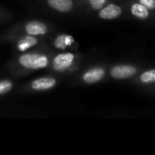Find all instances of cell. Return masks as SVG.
Wrapping results in <instances>:
<instances>
[{"mask_svg":"<svg viewBox=\"0 0 155 155\" xmlns=\"http://www.w3.org/2000/svg\"><path fill=\"white\" fill-rule=\"evenodd\" d=\"M18 62L23 67L31 70H39L45 68L49 64L48 57L45 54L40 53L23 54L19 56Z\"/></svg>","mask_w":155,"mask_h":155,"instance_id":"1","label":"cell"},{"mask_svg":"<svg viewBox=\"0 0 155 155\" xmlns=\"http://www.w3.org/2000/svg\"><path fill=\"white\" fill-rule=\"evenodd\" d=\"M74 61V55L72 53H62L57 54L52 63L54 70L57 72H64L71 67Z\"/></svg>","mask_w":155,"mask_h":155,"instance_id":"2","label":"cell"},{"mask_svg":"<svg viewBox=\"0 0 155 155\" xmlns=\"http://www.w3.org/2000/svg\"><path fill=\"white\" fill-rule=\"evenodd\" d=\"M137 73L136 67L129 64H121L113 67L110 74L114 79H126L134 76Z\"/></svg>","mask_w":155,"mask_h":155,"instance_id":"3","label":"cell"},{"mask_svg":"<svg viewBox=\"0 0 155 155\" xmlns=\"http://www.w3.org/2000/svg\"><path fill=\"white\" fill-rule=\"evenodd\" d=\"M56 84V80L53 77H41L31 83V87L35 91H45L52 89Z\"/></svg>","mask_w":155,"mask_h":155,"instance_id":"4","label":"cell"},{"mask_svg":"<svg viewBox=\"0 0 155 155\" xmlns=\"http://www.w3.org/2000/svg\"><path fill=\"white\" fill-rule=\"evenodd\" d=\"M25 30L26 34L30 35H43L47 33V26L39 21H31L25 25Z\"/></svg>","mask_w":155,"mask_h":155,"instance_id":"5","label":"cell"},{"mask_svg":"<svg viewBox=\"0 0 155 155\" xmlns=\"http://www.w3.org/2000/svg\"><path fill=\"white\" fill-rule=\"evenodd\" d=\"M122 14V8L116 5L110 4L107 6L100 9L99 12V16L102 19L105 20H112L116 17H118Z\"/></svg>","mask_w":155,"mask_h":155,"instance_id":"6","label":"cell"},{"mask_svg":"<svg viewBox=\"0 0 155 155\" xmlns=\"http://www.w3.org/2000/svg\"><path fill=\"white\" fill-rule=\"evenodd\" d=\"M104 70L101 67H94L88 70L83 75V80L86 84H94L100 81L104 76Z\"/></svg>","mask_w":155,"mask_h":155,"instance_id":"7","label":"cell"},{"mask_svg":"<svg viewBox=\"0 0 155 155\" xmlns=\"http://www.w3.org/2000/svg\"><path fill=\"white\" fill-rule=\"evenodd\" d=\"M47 3L50 7L61 13L69 12L74 6L73 0H47Z\"/></svg>","mask_w":155,"mask_h":155,"instance_id":"8","label":"cell"},{"mask_svg":"<svg viewBox=\"0 0 155 155\" xmlns=\"http://www.w3.org/2000/svg\"><path fill=\"white\" fill-rule=\"evenodd\" d=\"M37 44L38 40L35 36L27 35L19 39V41L17 42V49L20 52H25L33 46L36 45Z\"/></svg>","mask_w":155,"mask_h":155,"instance_id":"9","label":"cell"},{"mask_svg":"<svg viewBox=\"0 0 155 155\" xmlns=\"http://www.w3.org/2000/svg\"><path fill=\"white\" fill-rule=\"evenodd\" d=\"M74 42V37L72 35L63 34V35H58L55 38L54 45L55 48L60 49V50H64L68 46L72 45Z\"/></svg>","mask_w":155,"mask_h":155,"instance_id":"10","label":"cell"},{"mask_svg":"<svg viewBox=\"0 0 155 155\" xmlns=\"http://www.w3.org/2000/svg\"><path fill=\"white\" fill-rule=\"evenodd\" d=\"M132 14L139 19H146L149 16V9L141 3H135L131 8Z\"/></svg>","mask_w":155,"mask_h":155,"instance_id":"11","label":"cell"},{"mask_svg":"<svg viewBox=\"0 0 155 155\" xmlns=\"http://www.w3.org/2000/svg\"><path fill=\"white\" fill-rule=\"evenodd\" d=\"M140 80L143 84H153L155 82V69L144 72L141 76Z\"/></svg>","mask_w":155,"mask_h":155,"instance_id":"12","label":"cell"},{"mask_svg":"<svg viewBox=\"0 0 155 155\" xmlns=\"http://www.w3.org/2000/svg\"><path fill=\"white\" fill-rule=\"evenodd\" d=\"M13 88V83L9 80H2L0 81V94H6L11 91Z\"/></svg>","mask_w":155,"mask_h":155,"instance_id":"13","label":"cell"},{"mask_svg":"<svg viewBox=\"0 0 155 155\" xmlns=\"http://www.w3.org/2000/svg\"><path fill=\"white\" fill-rule=\"evenodd\" d=\"M106 0H89L90 5L95 9V10H100L104 7Z\"/></svg>","mask_w":155,"mask_h":155,"instance_id":"14","label":"cell"},{"mask_svg":"<svg viewBox=\"0 0 155 155\" xmlns=\"http://www.w3.org/2000/svg\"><path fill=\"white\" fill-rule=\"evenodd\" d=\"M140 3L147 7L149 10L155 9V0H140Z\"/></svg>","mask_w":155,"mask_h":155,"instance_id":"15","label":"cell"}]
</instances>
